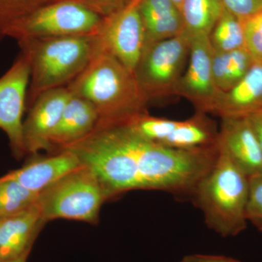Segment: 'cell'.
Wrapping results in <instances>:
<instances>
[{"label":"cell","mask_w":262,"mask_h":262,"mask_svg":"<svg viewBox=\"0 0 262 262\" xmlns=\"http://www.w3.org/2000/svg\"><path fill=\"white\" fill-rule=\"evenodd\" d=\"M71 92L67 86L45 91L31 105L24 121L23 139L26 153L36 154L51 149V137L68 102Z\"/></svg>","instance_id":"8fae6325"},{"label":"cell","mask_w":262,"mask_h":262,"mask_svg":"<svg viewBox=\"0 0 262 262\" xmlns=\"http://www.w3.org/2000/svg\"><path fill=\"white\" fill-rule=\"evenodd\" d=\"M106 198L96 174L82 164L39 193L36 203L43 222L66 219L93 223Z\"/></svg>","instance_id":"5b68a950"},{"label":"cell","mask_w":262,"mask_h":262,"mask_svg":"<svg viewBox=\"0 0 262 262\" xmlns=\"http://www.w3.org/2000/svg\"><path fill=\"white\" fill-rule=\"evenodd\" d=\"M249 178L219 146L214 164L193 192L206 225L222 237L237 235L247 227Z\"/></svg>","instance_id":"3957f363"},{"label":"cell","mask_w":262,"mask_h":262,"mask_svg":"<svg viewBox=\"0 0 262 262\" xmlns=\"http://www.w3.org/2000/svg\"><path fill=\"white\" fill-rule=\"evenodd\" d=\"M31 68L24 52L0 77V129L9 139L15 157L25 154L23 139V116L27 103Z\"/></svg>","instance_id":"9c48e42d"},{"label":"cell","mask_w":262,"mask_h":262,"mask_svg":"<svg viewBox=\"0 0 262 262\" xmlns=\"http://www.w3.org/2000/svg\"><path fill=\"white\" fill-rule=\"evenodd\" d=\"M103 18L77 1L61 0L33 12L12 28L8 37L17 42L70 36L95 35Z\"/></svg>","instance_id":"8992f818"},{"label":"cell","mask_w":262,"mask_h":262,"mask_svg":"<svg viewBox=\"0 0 262 262\" xmlns=\"http://www.w3.org/2000/svg\"><path fill=\"white\" fill-rule=\"evenodd\" d=\"M18 45L30 62L27 103L32 105L45 91L68 85L85 70L96 51V36L26 39Z\"/></svg>","instance_id":"277c9868"},{"label":"cell","mask_w":262,"mask_h":262,"mask_svg":"<svg viewBox=\"0 0 262 262\" xmlns=\"http://www.w3.org/2000/svg\"><path fill=\"white\" fill-rule=\"evenodd\" d=\"M260 175L262 176V169H261V172H260Z\"/></svg>","instance_id":"1f68e13d"},{"label":"cell","mask_w":262,"mask_h":262,"mask_svg":"<svg viewBox=\"0 0 262 262\" xmlns=\"http://www.w3.org/2000/svg\"><path fill=\"white\" fill-rule=\"evenodd\" d=\"M249 186L246 217L262 231V176L257 174L250 177Z\"/></svg>","instance_id":"d4e9b609"},{"label":"cell","mask_w":262,"mask_h":262,"mask_svg":"<svg viewBox=\"0 0 262 262\" xmlns=\"http://www.w3.org/2000/svg\"><path fill=\"white\" fill-rule=\"evenodd\" d=\"M98 122L99 116L96 108L87 100L71 93L52 135V145L63 147L80 141L94 131Z\"/></svg>","instance_id":"2e32d148"},{"label":"cell","mask_w":262,"mask_h":262,"mask_svg":"<svg viewBox=\"0 0 262 262\" xmlns=\"http://www.w3.org/2000/svg\"><path fill=\"white\" fill-rule=\"evenodd\" d=\"M262 112V61H254L232 89L220 93L210 113L225 117H247Z\"/></svg>","instance_id":"4fadbf2b"},{"label":"cell","mask_w":262,"mask_h":262,"mask_svg":"<svg viewBox=\"0 0 262 262\" xmlns=\"http://www.w3.org/2000/svg\"><path fill=\"white\" fill-rule=\"evenodd\" d=\"M139 10L146 43L165 40L184 31L182 12L171 0H139Z\"/></svg>","instance_id":"e0dca14e"},{"label":"cell","mask_w":262,"mask_h":262,"mask_svg":"<svg viewBox=\"0 0 262 262\" xmlns=\"http://www.w3.org/2000/svg\"><path fill=\"white\" fill-rule=\"evenodd\" d=\"M254 63L246 48L225 53H214L212 59V72L216 89L227 92L234 87L247 74Z\"/></svg>","instance_id":"d6986e66"},{"label":"cell","mask_w":262,"mask_h":262,"mask_svg":"<svg viewBox=\"0 0 262 262\" xmlns=\"http://www.w3.org/2000/svg\"><path fill=\"white\" fill-rule=\"evenodd\" d=\"M31 250L26 251L23 254L18 256L16 258H11V259L5 260V261L0 262H27V258L29 257V253H30Z\"/></svg>","instance_id":"f546056e"},{"label":"cell","mask_w":262,"mask_h":262,"mask_svg":"<svg viewBox=\"0 0 262 262\" xmlns=\"http://www.w3.org/2000/svg\"><path fill=\"white\" fill-rule=\"evenodd\" d=\"M139 0L103 18L96 34V47L107 52L134 73L146 46V32Z\"/></svg>","instance_id":"ba28073f"},{"label":"cell","mask_w":262,"mask_h":262,"mask_svg":"<svg viewBox=\"0 0 262 262\" xmlns=\"http://www.w3.org/2000/svg\"><path fill=\"white\" fill-rule=\"evenodd\" d=\"M185 31L176 37L146 44L134 75L148 101L176 95L190 53Z\"/></svg>","instance_id":"52a82bcc"},{"label":"cell","mask_w":262,"mask_h":262,"mask_svg":"<svg viewBox=\"0 0 262 262\" xmlns=\"http://www.w3.org/2000/svg\"><path fill=\"white\" fill-rule=\"evenodd\" d=\"M225 9L241 20L262 11V0H222Z\"/></svg>","instance_id":"484cf974"},{"label":"cell","mask_w":262,"mask_h":262,"mask_svg":"<svg viewBox=\"0 0 262 262\" xmlns=\"http://www.w3.org/2000/svg\"><path fill=\"white\" fill-rule=\"evenodd\" d=\"M82 165L75 152L62 149L59 154L51 158L33 160L22 168L5 176L16 181L31 192L39 194Z\"/></svg>","instance_id":"5bb4252c"},{"label":"cell","mask_w":262,"mask_h":262,"mask_svg":"<svg viewBox=\"0 0 262 262\" xmlns=\"http://www.w3.org/2000/svg\"><path fill=\"white\" fill-rule=\"evenodd\" d=\"M179 262H241L234 258L217 255L192 254L184 256Z\"/></svg>","instance_id":"83f0119b"},{"label":"cell","mask_w":262,"mask_h":262,"mask_svg":"<svg viewBox=\"0 0 262 262\" xmlns=\"http://www.w3.org/2000/svg\"><path fill=\"white\" fill-rule=\"evenodd\" d=\"M39 194L31 192L6 176L0 178V219L28 209L37 203Z\"/></svg>","instance_id":"7402d4cb"},{"label":"cell","mask_w":262,"mask_h":262,"mask_svg":"<svg viewBox=\"0 0 262 262\" xmlns=\"http://www.w3.org/2000/svg\"><path fill=\"white\" fill-rule=\"evenodd\" d=\"M61 0H0V40L33 12Z\"/></svg>","instance_id":"603a6c76"},{"label":"cell","mask_w":262,"mask_h":262,"mask_svg":"<svg viewBox=\"0 0 262 262\" xmlns=\"http://www.w3.org/2000/svg\"><path fill=\"white\" fill-rule=\"evenodd\" d=\"M262 150V112L247 116Z\"/></svg>","instance_id":"f1b7e54d"},{"label":"cell","mask_w":262,"mask_h":262,"mask_svg":"<svg viewBox=\"0 0 262 262\" xmlns=\"http://www.w3.org/2000/svg\"><path fill=\"white\" fill-rule=\"evenodd\" d=\"M213 51L208 36L191 37L187 70L177 86L176 95L189 100L198 112L210 113L220 91L213 81L212 59Z\"/></svg>","instance_id":"30bf717a"},{"label":"cell","mask_w":262,"mask_h":262,"mask_svg":"<svg viewBox=\"0 0 262 262\" xmlns=\"http://www.w3.org/2000/svg\"><path fill=\"white\" fill-rule=\"evenodd\" d=\"M94 10L98 15L105 17L120 11L134 0H77Z\"/></svg>","instance_id":"4316f807"},{"label":"cell","mask_w":262,"mask_h":262,"mask_svg":"<svg viewBox=\"0 0 262 262\" xmlns=\"http://www.w3.org/2000/svg\"><path fill=\"white\" fill-rule=\"evenodd\" d=\"M225 9L222 0H184V31L190 37L208 36Z\"/></svg>","instance_id":"ffe728a7"},{"label":"cell","mask_w":262,"mask_h":262,"mask_svg":"<svg viewBox=\"0 0 262 262\" xmlns=\"http://www.w3.org/2000/svg\"><path fill=\"white\" fill-rule=\"evenodd\" d=\"M218 145L248 177L262 169V150L247 117L222 118Z\"/></svg>","instance_id":"7c38bea8"},{"label":"cell","mask_w":262,"mask_h":262,"mask_svg":"<svg viewBox=\"0 0 262 262\" xmlns=\"http://www.w3.org/2000/svg\"><path fill=\"white\" fill-rule=\"evenodd\" d=\"M219 130L206 114L198 112L191 118L179 121L162 146L176 149H194L218 142Z\"/></svg>","instance_id":"ac0fdd59"},{"label":"cell","mask_w":262,"mask_h":262,"mask_svg":"<svg viewBox=\"0 0 262 262\" xmlns=\"http://www.w3.org/2000/svg\"><path fill=\"white\" fill-rule=\"evenodd\" d=\"M75 151L110 196L135 189L192 195L211 170L218 144L194 149L165 147L141 137L125 122H98Z\"/></svg>","instance_id":"6da1fadb"},{"label":"cell","mask_w":262,"mask_h":262,"mask_svg":"<svg viewBox=\"0 0 262 262\" xmlns=\"http://www.w3.org/2000/svg\"><path fill=\"white\" fill-rule=\"evenodd\" d=\"M171 1L173 2L174 4L177 5V8H178L179 10H182L183 2H184V0H171Z\"/></svg>","instance_id":"4dcf8cb0"},{"label":"cell","mask_w":262,"mask_h":262,"mask_svg":"<svg viewBox=\"0 0 262 262\" xmlns=\"http://www.w3.org/2000/svg\"><path fill=\"white\" fill-rule=\"evenodd\" d=\"M67 87L96 108L98 122H123L146 113L149 101L134 73L96 43L89 66Z\"/></svg>","instance_id":"7a4b0ae2"},{"label":"cell","mask_w":262,"mask_h":262,"mask_svg":"<svg viewBox=\"0 0 262 262\" xmlns=\"http://www.w3.org/2000/svg\"><path fill=\"white\" fill-rule=\"evenodd\" d=\"M214 53H225L246 47L242 20L227 9H224L209 34Z\"/></svg>","instance_id":"44dd1931"},{"label":"cell","mask_w":262,"mask_h":262,"mask_svg":"<svg viewBox=\"0 0 262 262\" xmlns=\"http://www.w3.org/2000/svg\"><path fill=\"white\" fill-rule=\"evenodd\" d=\"M42 222L37 203L17 214L0 219V261L32 249Z\"/></svg>","instance_id":"9a60e30c"},{"label":"cell","mask_w":262,"mask_h":262,"mask_svg":"<svg viewBox=\"0 0 262 262\" xmlns=\"http://www.w3.org/2000/svg\"><path fill=\"white\" fill-rule=\"evenodd\" d=\"M241 20L244 26L246 49L254 61H262V11Z\"/></svg>","instance_id":"cb8c5ba5"}]
</instances>
